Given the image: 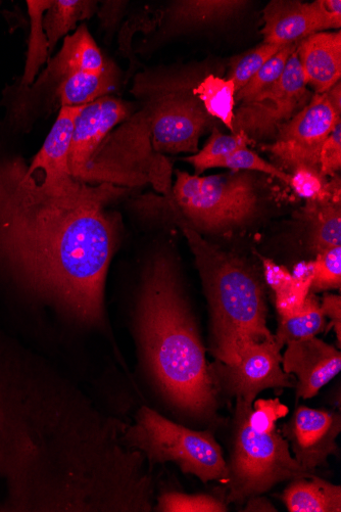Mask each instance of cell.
<instances>
[{"instance_id": "obj_1", "label": "cell", "mask_w": 341, "mask_h": 512, "mask_svg": "<svg viewBox=\"0 0 341 512\" xmlns=\"http://www.w3.org/2000/svg\"><path fill=\"white\" fill-rule=\"evenodd\" d=\"M127 192L0 154V281L76 322L101 327L119 236L108 208Z\"/></svg>"}, {"instance_id": "obj_2", "label": "cell", "mask_w": 341, "mask_h": 512, "mask_svg": "<svg viewBox=\"0 0 341 512\" xmlns=\"http://www.w3.org/2000/svg\"><path fill=\"white\" fill-rule=\"evenodd\" d=\"M137 334L145 363L168 400L189 415L213 416L216 383L171 257L158 255L144 272Z\"/></svg>"}, {"instance_id": "obj_3", "label": "cell", "mask_w": 341, "mask_h": 512, "mask_svg": "<svg viewBox=\"0 0 341 512\" xmlns=\"http://www.w3.org/2000/svg\"><path fill=\"white\" fill-rule=\"evenodd\" d=\"M23 363L0 346V491H7L10 511L40 509L41 431L51 421Z\"/></svg>"}, {"instance_id": "obj_4", "label": "cell", "mask_w": 341, "mask_h": 512, "mask_svg": "<svg viewBox=\"0 0 341 512\" xmlns=\"http://www.w3.org/2000/svg\"><path fill=\"white\" fill-rule=\"evenodd\" d=\"M180 224L196 257L210 304L213 352L222 364H235L246 346L275 340L267 328L261 284L245 263Z\"/></svg>"}, {"instance_id": "obj_5", "label": "cell", "mask_w": 341, "mask_h": 512, "mask_svg": "<svg viewBox=\"0 0 341 512\" xmlns=\"http://www.w3.org/2000/svg\"><path fill=\"white\" fill-rule=\"evenodd\" d=\"M287 412L278 399L249 403L237 399L233 451L228 465V501L241 503L278 483L311 478L290 453L276 422Z\"/></svg>"}, {"instance_id": "obj_6", "label": "cell", "mask_w": 341, "mask_h": 512, "mask_svg": "<svg viewBox=\"0 0 341 512\" xmlns=\"http://www.w3.org/2000/svg\"><path fill=\"white\" fill-rule=\"evenodd\" d=\"M208 71L198 64L151 69L135 77L131 91L143 106L139 114L158 156L199 152L200 138L213 118L193 90Z\"/></svg>"}, {"instance_id": "obj_7", "label": "cell", "mask_w": 341, "mask_h": 512, "mask_svg": "<svg viewBox=\"0 0 341 512\" xmlns=\"http://www.w3.org/2000/svg\"><path fill=\"white\" fill-rule=\"evenodd\" d=\"M169 197L190 228L211 232L247 223L259 203L254 177L242 171L203 177L178 170Z\"/></svg>"}, {"instance_id": "obj_8", "label": "cell", "mask_w": 341, "mask_h": 512, "mask_svg": "<svg viewBox=\"0 0 341 512\" xmlns=\"http://www.w3.org/2000/svg\"><path fill=\"white\" fill-rule=\"evenodd\" d=\"M125 440L151 461L174 462L183 473L197 476L204 483L228 479V464L210 431H192L149 407L138 411Z\"/></svg>"}, {"instance_id": "obj_9", "label": "cell", "mask_w": 341, "mask_h": 512, "mask_svg": "<svg viewBox=\"0 0 341 512\" xmlns=\"http://www.w3.org/2000/svg\"><path fill=\"white\" fill-rule=\"evenodd\" d=\"M312 98L296 51L278 81L240 103L234 113L233 133H245L252 142L273 137Z\"/></svg>"}, {"instance_id": "obj_10", "label": "cell", "mask_w": 341, "mask_h": 512, "mask_svg": "<svg viewBox=\"0 0 341 512\" xmlns=\"http://www.w3.org/2000/svg\"><path fill=\"white\" fill-rule=\"evenodd\" d=\"M339 121L340 113L326 92L316 93L306 107L279 128L274 144L264 149L285 166L319 170L322 146Z\"/></svg>"}, {"instance_id": "obj_11", "label": "cell", "mask_w": 341, "mask_h": 512, "mask_svg": "<svg viewBox=\"0 0 341 512\" xmlns=\"http://www.w3.org/2000/svg\"><path fill=\"white\" fill-rule=\"evenodd\" d=\"M281 347L276 340L252 343L232 365H220L219 374L231 395L254 403L267 389L291 388V377L282 368Z\"/></svg>"}, {"instance_id": "obj_12", "label": "cell", "mask_w": 341, "mask_h": 512, "mask_svg": "<svg viewBox=\"0 0 341 512\" xmlns=\"http://www.w3.org/2000/svg\"><path fill=\"white\" fill-rule=\"evenodd\" d=\"M133 105L107 96L83 106L76 118L69 155L71 175L90 183L93 156L113 129L130 118ZM91 184V183H90Z\"/></svg>"}, {"instance_id": "obj_13", "label": "cell", "mask_w": 341, "mask_h": 512, "mask_svg": "<svg viewBox=\"0 0 341 512\" xmlns=\"http://www.w3.org/2000/svg\"><path fill=\"white\" fill-rule=\"evenodd\" d=\"M340 432V414L306 406H300L282 430L295 459L311 474L336 453Z\"/></svg>"}, {"instance_id": "obj_14", "label": "cell", "mask_w": 341, "mask_h": 512, "mask_svg": "<svg viewBox=\"0 0 341 512\" xmlns=\"http://www.w3.org/2000/svg\"><path fill=\"white\" fill-rule=\"evenodd\" d=\"M264 43L288 45L341 26V14L329 12L323 0L313 4L273 0L263 13Z\"/></svg>"}, {"instance_id": "obj_15", "label": "cell", "mask_w": 341, "mask_h": 512, "mask_svg": "<svg viewBox=\"0 0 341 512\" xmlns=\"http://www.w3.org/2000/svg\"><path fill=\"white\" fill-rule=\"evenodd\" d=\"M282 357L286 374L298 378L297 396L315 397L341 370V354L333 346L316 337L290 342Z\"/></svg>"}, {"instance_id": "obj_16", "label": "cell", "mask_w": 341, "mask_h": 512, "mask_svg": "<svg viewBox=\"0 0 341 512\" xmlns=\"http://www.w3.org/2000/svg\"><path fill=\"white\" fill-rule=\"evenodd\" d=\"M250 4L245 0H174L163 12L151 45L193 30L222 26L245 14Z\"/></svg>"}, {"instance_id": "obj_17", "label": "cell", "mask_w": 341, "mask_h": 512, "mask_svg": "<svg viewBox=\"0 0 341 512\" xmlns=\"http://www.w3.org/2000/svg\"><path fill=\"white\" fill-rule=\"evenodd\" d=\"M298 57L308 85L317 95L327 92L341 77V33L319 32L299 42Z\"/></svg>"}, {"instance_id": "obj_18", "label": "cell", "mask_w": 341, "mask_h": 512, "mask_svg": "<svg viewBox=\"0 0 341 512\" xmlns=\"http://www.w3.org/2000/svg\"><path fill=\"white\" fill-rule=\"evenodd\" d=\"M82 107H65L59 111L50 133L39 152L32 158L31 165L53 173L71 174L69 155L73 141L75 121Z\"/></svg>"}, {"instance_id": "obj_19", "label": "cell", "mask_w": 341, "mask_h": 512, "mask_svg": "<svg viewBox=\"0 0 341 512\" xmlns=\"http://www.w3.org/2000/svg\"><path fill=\"white\" fill-rule=\"evenodd\" d=\"M290 512H340L341 488L315 476L294 480L281 496Z\"/></svg>"}, {"instance_id": "obj_20", "label": "cell", "mask_w": 341, "mask_h": 512, "mask_svg": "<svg viewBox=\"0 0 341 512\" xmlns=\"http://www.w3.org/2000/svg\"><path fill=\"white\" fill-rule=\"evenodd\" d=\"M304 217L309 224L311 248L316 254L341 247L340 202L319 198L308 201Z\"/></svg>"}, {"instance_id": "obj_21", "label": "cell", "mask_w": 341, "mask_h": 512, "mask_svg": "<svg viewBox=\"0 0 341 512\" xmlns=\"http://www.w3.org/2000/svg\"><path fill=\"white\" fill-rule=\"evenodd\" d=\"M97 4L92 0H53L51 8L43 16L50 56L55 52L58 42L76 29L78 22L89 20L99 11Z\"/></svg>"}, {"instance_id": "obj_22", "label": "cell", "mask_w": 341, "mask_h": 512, "mask_svg": "<svg viewBox=\"0 0 341 512\" xmlns=\"http://www.w3.org/2000/svg\"><path fill=\"white\" fill-rule=\"evenodd\" d=\"M53 0H27L30 18V37L26 55L25 70L18 82L22 86H30L38 77L40 69L47 63L50 56L48 40L43 29V16L51 8Z\"/></svg>"}, {"instance_id": "obj_23", "label": "cell", "mask_w": 341, "mask_h": 512, "mask_svg": "<svg viewBox=\"0 0 341 512\" xmlns=\"http://www.w3.org/2000/svg\"><path fill=\"white\" fill-rule=\"evenodd\" d=\"M324 323L321 304L315 295L310 294L298 311L281 317L275 340L282 348L290 342L316 337L323 330Z\"/></svg>"}, {"instance_id": "obj_24", "label": "cell", "mask_w": 341, "mask_h": 512, "mask_svg": "<svg viewBox=\"0 0 341 512\" xmlns=\"http://www.w3.org/2000/svg\"><path fill=\"white\" fill-rule=\"evenodd\" d=\"M193 91L203 103L208 114L212 118L219 119L233 133L236 104L234 83L229 79L209 74Z\"/></svg>"}, {"instance_id": "obj_25", "label": "cell", "mask_w": 341, "mask_h": 512, "mask_svg": "<svg viewBox=\"0 0 341 512\" xmlns=\"http://www.w3.org/2000/svg\"><path fill=\"white\" fill-rule=\"evenodd\" d=\"M251 139L242 132L225 135L217 128L204 149L185 159L196 169V175H201L208 169L218 168L220 163L234 152L248 148Z\"/></svg>"}, {"instance_id": "obj_26", "label": "cell", "mask_w": 341, "mask_h": 512, "mask_svg": "<svg viewBox=\"0 0 341 512\" xmlns=\"http://www.w3.org/2000/svg\"><path fill=\"white\" fill-rule=\"evenodd\" d=\"M313 282L312 262H303L291 273L289 282L275 294L276 308L280 317L298 311L311 294Z\"/></svg>"}, {"instance_id": "obj_27", "label": "cell", "mask_w": 341, "mask_h": 512, "mask_svg": "<svg viewBox=\"0 0 341 512\" xmlns=\"http://www.w3.org/2000/svg\"><path fill=\"white\" fill-rule=\"evenodd\" d=\"M298 43H291L273 56L247 83L235 93V103L246 101L258 92L268 88L278 81L283 75L289 58L298 49Z\"/></svg>"}, {"instance_id": "obj_28", "label": "cell", "mask_w": 341, "mask_h": 512, "mask_svg": "<svg viewBox=\"0 0 341 512\" xmlns=\"http://www.w3.org/2000/svg\"><path fill=\"white\" fill-rule=\"evenodd\" d=\"M286 46V45H285ZM283 45L262 43L254 50L233 60L226 79L234 83L236 92L245 87L254 75L279 51Z\"/></svg>"}, {"instance_id": "obj_29", "label": "cell", "mask_w": 341, "mask_h": 512, "mask_svg": "<svg viewBox=\"0 0 341 512\" xmlns=\"http://www.w3.org/2000/svg\"><path fill=\"white\" fill-rule=\"evenodd\" d=\"M313 282L311 291L339 290L341 285V247L322 253L312 261Z\"/></svg>"}, {"instance_id": "obj_30", "label": "cell", "mask_w": 341, "mask_h": 512, "mask_svg": "<svg viewBox=\"0 0 341 512\" xmlns=\"http://www.w3.org/2000/svg\"><path fill=\"white\" fill-rule=\"evenodd\" d=\"M158 509L164 512H226L227 506L209 495L168 493L160 498Z\"/></svg>"}, {"instance_id": "obj_31", "label": "cell", "mask_w": 341, "mask_h": 512, "mask_svg": "<svg viewBox=\"0 0 341 512\" xmlns=\"http://www.w3.org/2000/svg\"><path fill=\"white\" fill-rule=\"evenodd\" d=\"M219 167L229 168L233 171L262 172L267 175L274 176L288 185L290 184L291 175L268 163L248 148H243L234 152L224 159L220 163Z\"/></svg>"}, {"instance_id": "obj_32", "label": "cell", "mask_w": 341, "mask_h": 512, "mask_svg": "<svg viewBox=\"0 0 341 512\" xmlns=\"http://www.w3.org/2000/svg\"><path fill=\"white\" fill-rule=\"evenodd\" d=\"M326 183L318 169L299 166L294 169L289 185L301 198L311 201L322 193Z\"/></svg>"}, {"instance_id": "obj_33", "label": "cell", "mask_w": 341, "mask_h": 512, "mask_svg": "<svg viewBox=\"0 0 341 512\" xmlns=\"http://www.w3.org/2000/svg\"><path fill=\"white\" fill-rule=\"evenodd\" d=\"M341 168V121H339L322 146L319 161L320 173L333 176Z\"/></svg>"}, {"instance_id": "obj_34", "label": "cell", "mask_w": 341, "mask_h": 512, "mask_svg": "<svg viewBox=\"0 0 341 512\" xmlns=\"http://www.w3.org/2000/svg\"><path fill=\"white\" fill-rule=\"evenodd\" d=\"M263 267L266 282L275 294L279 292L291 278V272L270 259H263Z\"/></svg>"}, {"instance_id": "obj_35", "label": "cell", "mask_w": 341, "mask_h": 512, "mask_svg": "<svg viewBox=\"0 0 341 512\" xmlns=\"http://www.w3.org/2000/svg\"><path fill=\"white\" fill-rule=\"evenodd\" d=\"M324 317L331 321L330 328L334 329L337 336L338 347L341 342V299L339 296L326 295L321 304Z\"/></svg>"}, {"instance_id": "obj_36", "label": "cell", "mask_w": 341, "mask_h": 512, "mask_svg": "<svg viewBox=\"0 0 341 512\" xmlns=\"http://www.w3.org/2000/svg\"><path fill=\"white\" fill-rule=\"evenodd\" d=\"M245 511L276 512L277 510L267 499L258 495L249 499L248 504L245 507Z\"/></svg>"}, {"instance_id": "obj_37", "label": "cell", "mask_w": 341, "mask_h": 512, "mask_svg": "<svg viewBox=\"0 0 341 512\" xmlns=\"http://www.w3.org/2000/svg\"><path fill=\"white\" fill-rule=\"evenodd\" d=\"M326 95L334 107V109L340 113L341 112V86L340 81L337 82L332 88H330Z\"/></svg>"}]
</instances>
